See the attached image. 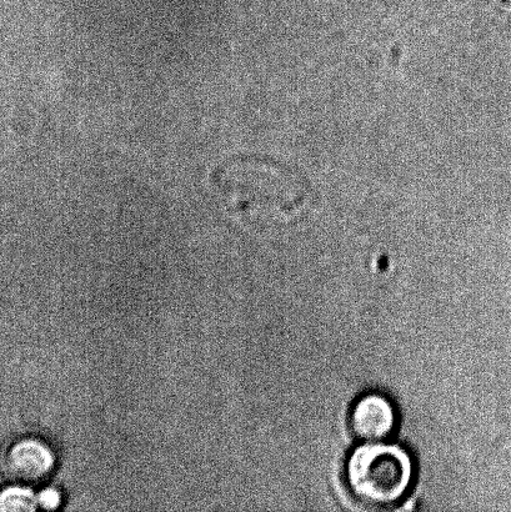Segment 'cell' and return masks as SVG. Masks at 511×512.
Masks as SVG:
<instances>
[{
	"mask_svg": "<svg viewBox=\"0 0 511 512\" xmlns=\"http://www.w3.org/2000/svg\"><path fill=\"white\" fill-rule=\"evenodd\" d=\"M345 478L350 493L360 504L374 509L390 508L408 494L414 479V463L398 445L367 443L349 455Z\"/></svg>",
	"mask_w": 511,
	"mask_h": 512,
	"instance_id": "obj_1",
	"label": "cell"
},
{
	"mask_svg": "<svg viewBox=\"0 0 511 512\" xmlns=\"http://www.w3.org/2000/svg\"><path fill=\"white\" fill-rule=\"evenodd\" d=\"M2 465L5 476L14 483L35 484L52 474L55 456L43 441L25 438L9 446Z\"/></svg>",
	"mask_w": 511,
	"mask_h": 512,
	"instance_id": "obj_2",
	"label": "cell"
},
{
	"mask_svg": "<svg viewBox=\"0 0 511 512\" xmlns=\"http://www.w3.org/2000/svg\"><path fill=\"white\" fill-rule=\"evenodd\" d=\"M398 416L392 401L382 394H365L350 411V429L365 443L388 439L397 428Z\"/></svg>",
	"mask_w": 511,
	"mask_h": 512,
	"instance_id": "obj_3",
	"label": "cell"
},
{
	"mask_svg": "<svg viewBox=\"0 0 511 512\" xmlns=\"http://www.w3.org/2000/svg\"><path fill=\"white\" fill-rule=\"evenodd\" d=\"M38 508L37 496L22 485L9 486L0 491V511H34Z\"/></svg>",
	"mask_w": 511,
	"mask_h": 512,
	"instance_id": "obj_4",
	"label": "cell"
},
{
	"mask_svg": "<svg viewBox=\"0 0 511 512\" xmlns=\"http://www.w3.org/2000/svg\"><path fill=\"white\" fill-rule=\"evenodd\" d=\"M38 506L45 510L58 509L62 504V494L57 489H44L37 496Z\"/></svg>",
	"mask_w": 511,
	"mask_h": 512,
	"instance_id": "obj_5",
	"label": "cell"
}]
</instances>
